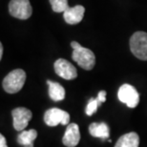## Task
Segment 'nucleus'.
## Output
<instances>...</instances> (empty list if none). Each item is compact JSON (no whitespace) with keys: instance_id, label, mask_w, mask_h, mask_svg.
<instances>
[{"instance_id":"14","label":"nucleus","mask_w":147,"mask_h":147,"mask_svg":"<svg viewBox=\"0 0 147 147\" xmlns=\"http://www.w3.org/2000/svg\"><path fill=\"white\" fill-rule=\"evenodd\" d=\"M37 137V132L34 129L30 130H23L17 137V142L23 147L34 146V142Z\"/></svg>"},{"instance_id":"16","label":"nucleus","mask_w":147,"mask_h":147,"mask_svg":"<svg viewBox=\"0 0 147 147\" xmlns=\"http://www.w3.org/2000/svg\"><path fill=\"white\" fill-rule=\"evenodd\" d=\"M99 102L98 100V98H90L89 102H88L86 109H85V113H86L87 116H92L98 111V107L99 106Z\"/></svg>"},{"instance_id":"15","label":"nucleus","mask_w":147,"mask_h":147,"mask_svg":"<svg viewBox=\"0 0 147 147\" xmlns=\"http://www.w3.org/2000/svg\"><path fill=\"white\" fill-rule=\"evenodd\" d=\"M50 3L55 13H64L69 8L68 0H50Z\"/></svg>"},{"instance_id":"6","label":"nucleus","mask_w":147,"mask_h":147,"mask_svg":"<svg viewBox=\"0 0 147 147\" xmlns=\"http://www.w3.org/2000/svg\"><path fill=\"white\" fill-rule=\"evenodd\" d=\"M9 11L16 18L28 19L32 16L33 9L29 0H11Z\"/></svg>"},{"instance_id":"19","label":"nucleus","mask_w":147,"mask_h":147,"mask_svg":"<svg viewBox=\"0 0 147 147\" xmlns=\"http://www.w3.org/2000/svg\"><path fill=\"white\" fill-rule=\"evenodd\" d=\"M2 55H3V45L0 44V58H2Z\"/></svg>"},{"instance_id":"11","label":"nucleus","mask_w":147,"mask_h":147,"mask_svg":"<svg viewBox=\"0 0 147 147\" xmlns=\"http://www.w3.org/2000/svg\"><path fill=\"white\" fill-rule=\"evenodd\" d=\"M89 133L95 138L107 140L110 136V128L105 122H93L89 126Z\"/></svg>"},{"instance_id":"9","label":"nucleus","mask_w":147,"mask_h":147,"mask_svg":"<svg viewBox=\"0 0 147 147\" xmlns=\"http://www.w3.org/2000/svg\"><path fill=\"white\" fill-rule=\"evenodd\" d=\"M80 140V131L76 123H69L62 139L63 144L67 147H76Z\"/></svg>"},{"instance_id":"20","label":"nucleus","mask_w":147,"mask_h":147,"mask_svg":"<svg viewBox=\"0 0 147 147\" xmlns=\"http://www.w3.org/2000/svg\"><path fill=\"white\" fill-rule=\"evenodd\" d=\"M25 147H34V146H25Z\"/></svg>"},{"instance_id":"5","label":"nucleus","mask_w":147,"mask_h":147,"mask_svg":"<svg viewBox=\"0 0 147 147\" xmlns=\"http://www.w3.org/2000/svg\"><path fill=\"white\" fill-rule=\"evenodd\" d=\"M44 121L51 127H55L58 124L68 125L70 122V115L68 112L59 108H51L44 114Z\"/></svg>"},{"instance_id":"4","label":"nucleus","mask_w":147,"mask_h":147,"mask_svg":"<svg viewBox=\"0 0 147 147\" xmlns=\"http://www.w3.org/2000/svg\"><path fill=\"white\" fill-rule=\"evenodd\" d=\"M117 98L122 103L126 104L129 108H135L140 102V94L134 86L130 84H123L119 87L117 92Z\"/></svg>"},{"instance_id":"3","label":"nucleus","mask_w":147,"mask_h":147,"mask_svg":"<svg viewBox=\"0 0 147 147\" xmlns=\"http://www.w3.org/2000/svg\"><path fill=\"white\" fill-rule=\"evenodd\" d=\"M130 49L139 59L147 60V33L137 32L130 38Z\"/></svg>"},{"instance_id":"18","label":"nucleus","mask_w":147,"mask_h":147,"mask_svg":"<svg viewBox=\"0 0 147 147\" xmlns=\"http://www.w3.org/2000/svg\"><path fill=\"white\" fill-rule=\"evenodd\" d=\"M0 147H8L7 142H6V139H5V137L3 136L2 134L0 135Z\"/></svg>"},{"instance_id":"13","label":"nucleus","mask_w":147,"mask_h":147,"mask_svg":"<svg viewBox=\"0 0 147 147\" xmlns=\"http://www.w3.org/2000/svg\"><path fill=\"white\" fill-rule=\"evenodd\" d=\"M49 87V96L54 101H61L65 98V89L58 83L52 80H47Z\"/></svg>"},{"instance_id":"1","label":"nucleus","mask_w":147,"mask_h":147,"mask_svg":"<svg viewBox=\"0 0 147 147\" xmlns=\"http://www.w3.org/2000/svg\"><path fill=\"white\" fill-rule=\"evenodd\" d=\"M73 48L72 58L81 67L82 69L90 71L96 64V57L90 49L84 48L76 41L71 42Z\"/></svg>"},{"instance_id":"17","label":"nucleus","mask_w":147,"mask_h":147,"mask_svg":"<svg viewBox=\"0 0 147 147\" xmlns=\"http://www.w3.org/2000/svg\"><path fill=\"white\" fill-rule=\"evenodd\" d=\"M98 98L99 104L105 102V101H106V92H105V91H100V92L98 93V98Z\"/></svg>"},{"instance_id":"10","label":"nucleus","mask_w":147,"mask_h":147,"mask_svg":"<svg viewBox=\"0 0 147 147\" xmlns=\"http://www.w3.org/2000/svg\"><path fill=\"white\" fill-rule=\"evenodd\" d=\"M85 13V8L81 5H76L75 7H69L63 13L64 20L68 24L75 25L78 24L83 19Z\"/></svg>"},{"instance_id":"12","label":"nucleus","mask_w":147,"mask_h":147,"mask_svg":"<svg viewBox=\"0 0 147 147\" xmlns=\"http://www.w3.org/2000/svg\"><path fill=\"white\" fill-rule=\"evenodd\" d=\"M140 137L135 132L123 135L117 140L115 147H139Z\"/></svg>"},{"instance_id":"8","label":"nucleus","mask_w":147,"mask_h":147,"mask_svg":"<svg viewBox=\"0 0 147 147\" xmlns=\"http://www.w3.org/2000/svg\"><path fill=\"white\" fill-rule=\"evenodd\" d=\"M54 68L55 74L67 80H72V79L76 78L78 76V72H76V67L73 65L68 60L59 58L55 62Z\"/></svg>"},{"instance_id":"2","label":"nucleus","mask_w":147,"mask_h":147,"mask_svg":"<svg viewBox=\"0 0 147 147\" xmlns=\"http://www.w3.org/2000/svg\"><path fill=\"white\" fill-rule=\"evenodd\" d=\"M25 81L26 73L22 69H16L3 79V89L9 94H16L22 89Z\"/></svg>"},{"instance_id":"7","label":"nucleus","mask_w":147,"mask_h":147,"mask_svg":"<svg viewBox=\"0 0 147 147\" xmlns=\"http://www.w3.org/2000/svg\"><path fill=\"white\" fill-rule=\"evenodd\" d=\"M11 116L13 119V128L16 131H23L28 126L33 114L27 108L18 107L11 111Z\"/></svg>"}]
</instances>
